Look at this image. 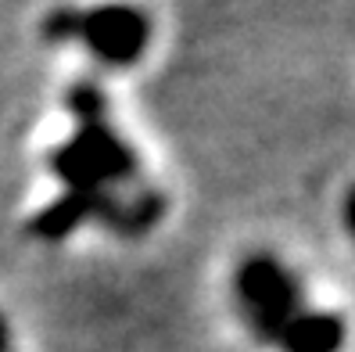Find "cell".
I'll list each match as a JSON object with an SVG mask.
<instances>
[{
    "label": "cell",
    "mask_w": 355,
    "mask_h": 352,
    "mask_svg": "<svg viewBox=\"0 0 355 352\" xmlns=\"http://www.w3.org/2000/svg\"><path fill=\"white\" fill-rule=\"evenodd\" d=\"M76 130L65 144L47 155L51 176L76 198L90 219H101L108 231L122 237H140L165 216V198L158 191H144L133 198L112 194L122 183L140 180V158L119 137L108 115V97L94 79H79L65 94Z\"/></svg>",
    "instance_id": "1"
},
{
    "label": "cell",
    "mask_w": 355,
    "mask_h": 352,
    "mask_svg": "<svg viewBox=\"0 0 355 352\" xmlns=\"http://www.w3.org/2000/svg\"><path fill=\"white\" fill-rule=\"evenodd\" d=\"M47 44L79 40L101 65H137L151 44V15L137 4H97V8H54L44 18Z\"/></svg>",
    "instance_id": "2"
},
{
    "label": "cell",
    "mask_w": 355,
    "mask_h": 352,
    "mask_svg": "<svg viewBox=\"0 0 355 352\" xmlns=\"http://www.w3.org/2000/svg\"><path fill=\"white\" fill-rule=\"evenodd\" d=\"M234 295L255 342L273 345L280 327L305 309V284L291 266L269 252L248 255L234 274Z\"/></svg>",
    "instance_id": "3"
},
{
    "label": "cell",
    "mask_w": 355,
    "mask_h": 352,
    "mask_svg": "<svg viewBox=\"0 0 355 352\" xmlns=\"http://www.w3.org/2000/svg\"><path fill=\"white\" fill-rule=\"evenodd\" d=\"M348 338V324L338 313L327 309H302L298 317H291L280 335H277V349L280 352H341Z\"/></svg>",
    "instance_id": "4"
},
{
    "label": "cell",
    "mask_w": 355,
    "mask_h": 352,
    "mask_svg": "<svg viewBox=\"0 0 355 352\" xmlns=\"http://www.w3.org/2000/svg\"><path fill=\"white\" fill-rule=\"evenodd\" d=\"M341 216H345V231H348V237L355 241V187L345 194V205H341Z\"/></svg>",
    "instance_id": "5"
},
{
    "label": "cell",
    "mask_w": 355,
    "mask_h": 352,
    "mask_svg": "<svg viewBox=\"0 0 355 352\" xmlns=\"http://www.w3.org/2000/svg\"><path fill=\"white\" fill-rule=\"evenodd\" d=\"M8 345H11V330H8V320L0 317V352H8Z\"/></svg>",
    "instance_id": "6"
}]
</instances>
